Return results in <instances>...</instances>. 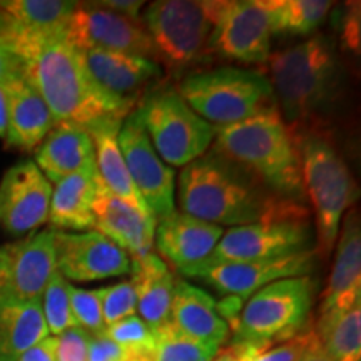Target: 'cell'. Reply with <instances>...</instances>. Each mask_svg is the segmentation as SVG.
<instances>
[{
  "instance_id": "cell-20",
  "label": "cell",
  "mask_w": 361,
  "mask_h": 361,
  "mask_svg": "<svg viewBox=\"0 0 361 361\" xmlns=\"http://www.w3.org/2000/svg\"><path fill=\"white\" fill-rule=\"evenodd\" d=\"M223 233L221 226L174 211L156 224L154 241L159 255L180 274L202 263L213 252Z\"/></svg>"
},
{
  "instance_id": "cell-28",
  "label": "cell",
  "mask_w": 361,
  "mask_h": 361,
  "mask_svg": "<svg viewBox=\"0 0 361 361\" xmlns=\"http://www.w3.org/2000/svg\"><path fill=\"white\" fill-rule=\"evenodd\" d=\"M97 192V173L84 171L67 176L52 188L47 223L56 231H90L96 226L94 200Z\"/></svg>"
},
{
  "instance_id": "cell-30",
  "label": "cell",
  "mask_w": 361,
  "mask_h": 361,
  "mask_svg": "<svg viewBox=\"0 0 361 361\" xmlns=\"http://www.w3.org/2000/svg\"><path fill=\"white\" fill-rule=\"evenodd\" d=\"M319 348L333 361L361 360V303L345 311L319 314L316 323Z\"/></svg>"
},
{
  "instance_id": "cell-4",
  "label": "cell",
  "mask_w": 361,
  "mask_h": 361,
  "mask_svg": "<svg viewBox=\"0 0 361 361\" xmlns=\"http://www.w3.org/2000/svg\"><path fill=\"white\" fill-rule=\"evenodd\" d=\"M269 84L279 114L296 135L308 133L338 85L335 44L326 35L271 54Z\"/></svg>"
},
{
  "instance_id": "cell-26",
  "label": "cell",
  "mask_w": 361,
  "mask_h": 361,
  "mask_svg": "<svg viewBox=\"0 0 361 361\" xmlns=\"http://www.w3.org/2000/svg\"><path fill=\"white\" fill-rule=\"evenodd\" d=\"M135 296H137L139 318L157 333L171 324L176 278L166 261L156 252L146 258L130 261V271Z\"/></svg>"
},
{
  "instance_id": "cell-45",
  "label": "cell",
  "mask_w": 361,
  "mask_h": 361,
  "mask_svg": "<svg viewBox=\"0 0 361 361\" xmlns=\"http://www.w3.org/2000/svg\"><path fill=\"white\" fill-rule=\"evenodd\" d=\"M301 361H333V360H329L328 356L323 353V350L319 348L318 338H316V341L311 345V348L306 351V355L303 356V360Z\"/></svg>"
},
{
  "instance_id": "cell-14",
  "label": "cell",
  "mask_w": 361,
  "mask_h": 361,
  "mask_svg": "<svg viewBox=\"0 0 361 361\" xmlns=\"http://www.w3.org/2000/svg\"><path fill=\"white\" fill-rule=\"evenodd\" d=\"M64 39L78 51H111L154 59L141 20L129 19L97 4H78L67 20Z\"/></svg>"
},
{
  "instance_id": "cell-42",
  "label": "cell",
  "mask_w": 361,
  "mask_h": 361,
  "mask_svg": "<svg viewBox=\"0 0 361 361\" xmlns=\"http://www.w3.org/2000/svg\"><path fill=\"white\" fill-rule=\"evenodd\" d=\"M96 4L99 7L121 13V16H126L134 20H139V12H141V7L144 6L142 2H133V0H104V2Z\"/></svg>"
},
{
  "instance_id": "cell-33",
  "label": "cell",
  "mask_w": 361,
  "mask_h": 361,
  "mask_svg": "<svg viewBox=\"0 0 361 361\" xmlns=\"http://www.w3.org/2000/svg\"><path fill=\"white\" fill-rule=\"evenodd\" d=\"M218 351L184 336L173 324L156 333L154 361H213Z\"/></svg>"
},
{
  "instance_id": "cell-16",
  "label": "cell",
  "mask_w": 361,
  "mask_h": 361,
  "mask_svg": "<svg viewBox=\"0 0 361 361\" xmlns=\"http://www.w3.org/2000/svg\"><path fill=\"white\" fill-rule=\"evenodd\" d=\"M56 264L67 281H99L130 271L128 252L96 229L56 231Z\"/></svg>"
},
{
  "instance_id": "cell-43",
  "label": "cell",
  "mask_w": 361,
  "mask_h": 361,
  "mask_svg": "<svg viewBox=\"0 0 361 361\" xmlns=\"http://www.w3.org/2000/svg\"><path fill=\"white\" fill-rule=\"evenodd\" d=\"M8 79L0 82V139H2V141L7 139L8 130Z\"/></svg>"
},
{
  "instance_id": "cell-1",
  "label": "cell",
  "mask_w": 361,
  "mask_h": 361,
  "mask_svg": "<svg viewBox=\"0 0 361 361\" xmlns=\"http://www.w3.org/2000/svg\"><path fill=\"white\" fill-rule=\"evenodd\" d=\"M179 206L180 213L221 228L308 216L305 204L273 194L255 176L213 149L180 171Z\"/></svg>"
},
{
  "instance_id": "cell-36",
  "label": "cell",
  "mask_w": 361,
  "mask_h": 361,
  "mask_svg": "<svg viewBox=\"0 0 361 361\" xmlns=\"http://www.w3.org/2000/svg\"><path fill=\"white\" fill-rule=\"evenodd\" d=\"M137 313V296L134 284L123 281L102 288V316L106 328Z\"/></svg>"
},
{
  "instance_id": "cell-25",
  "label": "cell",
  "mask_w": 361,
  "mask_h": 361,
  "mask_svg": "<svg viewBox=\"0 0 361 361\" xmlns=\"http://www.w3.org/2000/svg\"><path fill=\"white\" fill-rule=\"evenodd\" d=\"M171 324L184 336L213 350H221L229 335L214 298L184 279H176Z\"/></svg>"
},
{
  "instance_id": "cell-23",
  "label": "cell",
  "mask_w": 361,
  "mask_h": 361,
  "mask_svg": "<svg viewBox=\"0 0 361 361\" xmlns=\"http://www.w3.org/2000/svg\"><path fill=\"white\" fill-rule=\"evenodd\" d=\"M54 126L51 109L22 67L8 79L7 146L24 152L35 151Z\"/></svg>"
},
{
  "instance_id": "cell-15",
  "label": "cell",
  "mask_w": 361,
  "mask_h": 361,
  "mask_svg": "<svg viewBox=\"0 0 361 361\" xmlns=\"http://www.w3.org/2000/svg\"><path fill=\"white\" fill-rule=\"evenodd\" d=\"M52 184L34 161L17 162L0 180V226L7 233H32L47 223Z\"/></svg>"
},
{
  "instance_id": "cell-11",
  "label": "cell",
  "mask_w": 361,
  "mask_h": 361,
  "mask_svg": "<svg viewBox=\"0 0 361 361\" xmlns=\"http://www.w3.org/2000/svg\"><path fill=\"white\" fill-rule=\"evenodd\" d=\"M273 35V0H213V56L266 64Z\"/></svg>"
},
{
  "instance_id": "cell-8",
  "label": "cell",
  "mask_w": 361,
  "mask_h": 361,
  "mask_svg": "<svg viewBox=\"0 0 361 361\" xmlns=\"http://www.w3.org/2000/svg\"><path fill=\"white\" fill-rule=\"evenodd\" d=\"M141 22L151 39L154 61L169 72L192 69L213 56V0H161L149 4Z\"/></svg>"
},
{
  "instance_id": "cell-7",
  "label": "cell",
  "mask_w": 361,
  "mask_h": 361,
  "mask_svg": "<svg viewBox=\"0 0 361 361\" xmlns=\"http://www.w3.org/2000/svg\"><path fill=\"white\" fill-rule=\"evenodd\" d=\"M316 284L311 276L279 279L261 288L239 311L233 345L266 348L288 341L308 324Z\"/></svg>"
},
{
  "instance_id": "cell-10",
  "label": "cell",
  "mask_w": 361,
  "mask_h": 361,
  "mask_svg": "<svg viewBox=\"0 0 361 361\" xmlns=\"http://www.w3.org/2000/svg\"><path fill=\"white\" fill-rule=\"evenodd\" d=\"M311 241H313V231L308 216L266 219L259 223L236 226L223 233L213 252L202 263L183 271L180 274L197 278L204 271L219 264L283 258V256L313 250Z\"/></svg>"
},
{
  "instance_id": "cell-17",
  "label": "cell",
  "mask_w": 361,
  "mask_h": 361,
  "mask_svg": "<svg viewBox=\"0 0 361 361\" xmlns=\"http://www.w3.org/2000/svg\"><path fill=\"white\" fill-rule=\"evenodd\" d=\"M4 251L7 264L0 296L19 301H40L49 279L57 271L56 229L30 234L16 245L6 246Z\"/></svg>"
},
{
  "instance_id": "cell-39",
  "label": "cell",
  "mask_w": 361,
  "mask_h": 361,
  "mask_svg": "<svg viewBox=\"0 0 361 361\" xmlns=\"http://www.w3.org/2000/svg\"><path fill=\"white\" fill-rule=\"evenodd\" d=\"M90 335L82 328H71L57 336V361H89Z\"/></svg>"
},
{
  "instance_id": "cell-27",
  "label": "cell",
  "mask_w": 361,
  "mask_h": 361,
  "mask_svg": "<svg viewBox=\"0 0 361 361\" xmlns=\"http://www.w3.org/2000/svg\"><path fill=\"white\" fill-rule=\"evenodd\" d=\"M123 121L124 119H119V117H107V119H101L85 128L92 137L94 151H96L97 179L102 188H106L119 200L129 202L144 213H151L141 194L134 188L128 168H126L124 157L121 154L117 135H119Z\"/></svg>"
},
{
  "instance_id": "cell-19",
  "label": "cell",
  "mask_w": 361,
  "mask_h": 361,
  "mask_svg": "<svg viewBox=\"0 0 361 361\" xmlns=\"http://www.w3.org/2000/svg\"><path fill=\"white\" fill-rule=\"evenodd\" d=\"M94 229L102 233L128 252L130 261L151 255L154 247L157 221L151 213H144L114 196L102 188L97 179V192L94 200Z\"/></svg>"
},
{
  "instance_id": "cell-21",
  "label": "cell",
  "mask_w": 361,
  "mask_h": 361,
  "mask_svg": "<svg viewBox=\"0 0 361 361\" xmlns=\"http://www.w3.org/2000/svg\"><path fill=\"white\" fill-rule=\"evenodd\" d=\"M335 247V261L322 296L319 314L345 311L361 303V229L355 207L343 219Z\"/></svg>"
},
{
  "instance_id": "cell-3",
  "label": "cell",
  "mask_w": 361,
  "mask_h": 361,
  "mask_svg": "<svg viewBox=\"0 0 361 361\" xmlns=\"http://www.w3.org/2000/svg\"><path fill=\"white\" fill-rule=\"evenodd\" d=\"M27 79L35 85L56 123L87 126L107 117L126 119L135 104L119 101L92 79L80 51L64 37L40 49L24 64Z\"/></svg>"
},
{
  "instance_id": "cell-37",
  "label": "cell",
  "mask_w": 361,
  "mask_h": 361,
  "mask_svg": "<svg viewBox=\"0 0 361 361\" xmlns=\"http://www.w3.org/2000/svg\"><path fill=\"white\" fill-rule=\"evenodd\" d=\"M104 335L126 348L154 351L156 346V333L137 314L107 326Z\"/></svg>"
},
{
  "instance_id": "cell-35",
  "label": "cell",
  "mask_w": 361,
  "mask_h": 361,
  "mask_svg": "<svg viewBox=\"0 0 361 361\" xmlns=\"http://www.w3.org/2000/svg\"><path fill=\"white\" fill-rule=\"evenodd\" d=\"M69 298L78 326L85 329L90 336L102 335L106 331V323H104L102 316V288L82 290V288H74L71 284Z\"/></svg>"
},
{
  "instance_id": "cell-13",
  "label": "cell",
  "mask_w": 361,
  "mask_h": 361,
  "mask_svg": "<svg viewBox=\"0 0 361 361\" xmlns=\"http://www.w3.org/2000/svg\"><path fill=\"white\" fill-rule=\"evenodd\" d=\"M117 141L129 178L154 219L161 221L173 214L176 211L174 169L157 156L135 109L123 121Z\"/></svg>"
},
{
  "instance_id": "cell-41",
  "label": "cell",
  "mask_w": 361,
  "mask_h": 361,
  "mask_svg": "<svg viewBox=\"0 0 361 361\" xmlns=\"http://www.w3.org/2000/svg\"><path fill=\"white\" fill-rule=\"evenodd\" d=\"M343 40L348 45L351 51H360V8L358 4L351 6L348 16L345 17V25H343Z\"/></svg>"
},
{
  "instance_id": "cell-22",
  "label": "cell",
  "mask_w": 361,
  "mask_h": 361,
  "mask_svg": "<svg viewBox=\"0 0 361 361\" xmlns=\"http://www.w3.org/2000/svg\"><path fill=\"white\" fill-rule=\"evenodd\" d=\"M92 79L112 97L135 104L141 90L161 78L154 59L111 51H80Z\"/></svg>"
},
{
  "instance_id": "cell-32",
  "label": "cell",
  "mask_w": 361,
  "mask_h": 361,
  "mask_svg": "<svg viewBox=\"0 0 361 361\" xmlns=\"http://www.w3.org/2000/svg\"><path fill=\"white\" fill-rule=\"evenodd\" d=\"M71 283L59 271L52 274L40 298V306L49 335L59 336L71 328H78L69 298Z\"/></svg>"
},
{
  "instance_id": "cell-38",
  "label": "cell",
  "mask_w": 361,
  "mask_h": 361,
  "mask_svg": "<svg viewBox=\"0 0 361 361\" xmlns=\"http://www.w3.org/2000/svg\"><path fill=\"white\" fill-rule=\"evenodd\" d=\"M89 361H154V351L126 348L102 333L90 336Z\"/></svg>"
},
{
  "instance_id": "cell-34",
  "label": "cell",
  "mask_w": 361,
  "mask_h": 361,
  "mask_svg": "<svg viewBox=\"0 0 361 361\" xmlns=\"http://www.w3.org/2000/svg\"><path fill=\"white\" fill-rule=\"evenodd\" d=\"M314 341V329H305L291 340L266 348L252 345H231L229 348L238 361H301Z\"/></svg>"
},
{
  "instance_id": "cell-12",
  "label": "cell",
  "mask_w": 361,
  "mask_h": 361,
  "mask_svg": "<svg viewBox=\"0 0 361 361\" xmlns=\"http://www.w3.org/2000/svg\"><path fill=\"white\" fill-rule=\"evenodd\" d=\"M75 6V2L66 0L0 2V47L27 64L40 49L64 37L67 20Z\"/></svg>"
},
{
  "instance_id": "cell-47",
  "label": "cell",
  "mask_w": 361,
  "mask_h": 361,
  "mask_svg": "<svg viewBox=\"0 0 361 361\" xmlns=\"http://www.w3.org/2000/svg\"><path fill=\"white\" fill-rule=\"evenodd\" d=\"M6 264H7V256L4 247H0V286L4 283V276H6Z\"/></svg>"
},
{
  "instance_id": "cell-44",
  "label": "cell",
  "mask_w": 361,
  "mask_h": 361,
  "mask_svg": "<svg viewBox=\"0 0 361 361\" xmlns=\"http://www.w3.org/2000/svg\"><path fill=\"white\" fill-rule=\"evenodd\" d=\"M22 67H24V64H22L19 59L13 57L4 47H0V82L11 78L16 72H19Z\"/></svg>"
},
{
  "instance_id": "cell-6",
  "label": "cell",
  "mask_w": 361,
  "mask_h": 361,
  "mask_svg": "<svg viewBox=\"0 0 361 361\" xmlns=\"http://www.w3.org/2000/svg\"><path fill=\"white\" fill-rule=\"evenodd\" d=\"M178 94L214 128L241 123L276 104L268 75L238 67L192 72L180 80Z\"/></svg>"
},
{
  "instance_id": "cell-18",
  "label": "cell",
  "mask_w": 361,
  "mask_h": 361,
  "mask_svg": "<svg viewBox=\"0 0 361 361\" xmlns=\"http://www.w3.org/2000/svg\"><path fill=\"white\" fill-rule=\"evenodd\" d=\"M316 250L296 252L283 258L251 261V263L219 264L200 274V279L226 296L246 301L261 288L286 278L310 276L314 268Z\"/></svg>"
},
{
  "instance_id": "cell-24",
  "label": "cell",
  "mask_w": 361,
  "mask_h": 361,
  "mask_svg": "<svg viewBox=\"0 0 361 361\" xmlns=\"http://www.w3.org/2000/svg\"><path fill=\"white\" fill-rule=\"evenodd\" d=\"M34 162L51 184L67 176L96 171L92 137L84 126L56 123L42 144L35 149Z\"/></svg>"
},
{
  "instance_id": "cell-46",
  "label": "cell",
  "mask_w": 361,
  "mask_h": 361,
  "mask_svg": "<svg viewBox=\"0 0 361 361\" xmlns=\"http://www.w3.org/2000/svg\"><path fill=\"white\" fill-rule=\"evenodd\" d=\"M213 361H238V360L236 356H234L231 348H226V350H219Z\"/></svg>"
},
{
  "instance_id": "cell-40",
  "label": "cell",
  "mask_w": 361,
  "mask_h": 361,
  "mask_svg": "<svg viewBox=\"0 0 361 361\" xmlns=\"http://www.w3.org/2000/svg\"><path fill=\"white\" fill-rule=\"evenodd\" d=\"M57 336H47L29 348L17 361H57Z\"/></svg>"
},
{
  "instance_id": "cell-31",
  "label": "cell",
  "mask_w": 361,
  "mask_h": 361,
  "mask_svg": "<svg viewBox=\"0 0 361 361\" xmlns=\"http://www.w3.org/2000/svg\"><path fill=\"white\" fill-rule=\"evenodd\" d=\"M331 6L326 0H273L274 34L314 32L326 19Z\"/></svg>"
},
{
  "instance_id": "cell-2",
  "label": "cell",
  "mask_w": 361,
  "mask_h": 361,
  "mask_svg": "<svg viewBox=\"0 0 361 361\" xmlns=\"http://www.w3.org/2000/svg\"><path fill=\"white\" fill-rule=\"evenodd\" d=\"M209 149L241 166L276 196L305 204L300 137L276 104L241 123L216 128Z\"/></svg>"
},
{
  "instance_id": "cell-29",
  "label": "cell",
  "mask_w": 361,
  "mask_h": 361,
  "mask_svg": "<svg viewBox=\"0 0 361 361\" xmlns=\"http://www.w3.org/2000/svg\"><path fill=\"white\" fill-rule=\"evenodd\" d=\"M47 336L51 335L40 301L0 296V361H17Z\"/></svg>"
},
{
  "instance_id": "cell-5",
  "label": "cell",
  "mask_w": 361,
  "mask_h": 361,
  "mask_svg": "<svg viewBox=\"0 0 361 361\" xmlns=\"http://www.w3.org/2000/svg\"><path fill=\"white\" fill-rule=\"evenodd\" d=\"M298 137L305 196L314 214V250L326 258L335 250L343 216L355 204L356 184L345 159L323 134L310 130Z\"/></svg>"
},
{
  "instance_id": "cell-9",
  "label": "cell",
  "mask_w": 361,
  "mask_h": 361,
  "mask_svg": "<svg viewBox=\"0 0 361 361\" xmlns=\"http://www.w3.org/2000/svg\"><path fill=\"white\" fill-rule=\"evenodd\" d=\"M149 141L168 166L184 168L206 154L216 128L194 112L178 90H157L135 107Z\"/></svg>"
}]
</instances>
